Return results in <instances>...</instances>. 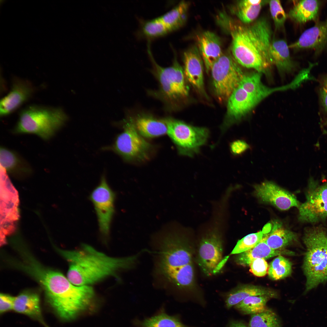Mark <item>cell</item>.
<instances>
[{
	"mask_svg": "<svg viewBox=\"0 0 327 327\" xmlns=\"http://www.w3.org/2000/svg\"><path fill=\"white\" fill-rule=\"evenodd\" d=\"M231 51L236 62L244 67L268 74L273 65L270 48L272 32L270 24L260 18L245 25L229 23Z\"/></svg>",
	"mask_w": 327,
	"mask_h": 327,
	"instance_id": "cell-1",
	"label": "cell"
},
{
	"mask_svg": "<svg viewBox=\"0 0 327 327\" xmlns=\"http://www.w3.org/2000/svg\"><path fill=\"white\" fill-rule=\"evenodd\" d=\"M58 251L69 263L67 278L77 286H90L110 276H117L118 271L132 268L140 254L111 257L86 244L78 250Z\"/></svg>",
	"mask_w": 327,
	"mask_h": 327,
	"instance_id": "cell-2",
	"label": "cell"
},
{
	"mask_svg": "<svg viewBox=\"0 0 327 327\" xmlns=\"http://www.w3.org/2000/svg\"><path fill=\"white\" fill-rule=\"evenodd\" d=\"M303 240L306 246L303 269L306 278L305 291L327 281V234L320 226L308 228Z\"/></svg>",
	"mask_w": 327,
	"mask_h": 327,
	"instance_id": "cell-3",
	"label": "cell"
},
{
	"mask_svg": "<svg viewBox=\"0 0 327 327\" xmlns=\"http://www.w3.org/2000/svg\"><path fill=\"white\" fill-rule=\"evenodd\" d=\"M67 119L60 108L31 105L20 112L13 131L17 134H34L48 140L63 126Z\"/></svg>",
	"mask_w": 327,
	"mask_h": 327,
	"instance_id": "cell-4",
	"label": "cell"
},
{
	"mask_svg": "<svg viewBox=\"0 0 327 327\" xmlns=\"http://www.w3.org/2000/svg\"><path fill=\"white\" fill-rule=\"evenodd\" d=\"M172 223L161 230L164 236L161 242L159 270L194 268L191 248L187 239L174 230Z\"/></svg>",
	"mask_w": 327,
	"mask_h": 327,
	"instance_id": "cell-5",
	"label": "cell"
},
{
	"mask_svg": "<svg viewBox=\"0 0 327 327\" xmlns=\"http://www.w3.org/2000/svg\"><path fill=\"white\" fill-rule=\"evenodd\" d=\"M163 120L167 126V133L180 154L193 157L207 143L210 134L208 129L192 126L170 117Z\"/></svg>",
	"mask_w": 327,
	"mask_h": 327,
	"instance_id": "cell-6",
	"label": "cell"
},
{
	"mask_svg": "<svg viewBox=\"0 0 327 327\" xmlns=\"http://www.w3.org/2000/svg\"><path fill=\"white\" fill-rule=\"evenodd\" d=\"M216 95L221 101L227 100L239 86L244 74L233 56L223 54L211 69Z\"/></svg>",
	"mask_w": 327,
	"mask_h": 327,
	"instance_id": "cell-7",
	"label": "cell"
},
{
	"mask_svg": "<svg viewBox=\"0 0 327 327\" xmlns=\"http://www.w3.org/2000/svg\"><path fill=\"white\" fill-rule=\"evenodd\" d=\"M147 52L153 68V71L160 82V91L164 97L173 101L188 94V89L184 80V71L178 63L175 54L172 65L163 67L155 60L149 44Z\"/></svg>",
	"mask_w": 327,
	"mask_h": 327,
	"instance_id": "cell-8",
	"label": "cell"
},
{
	"mask_svg": "<svg viewBox=\"0 0 327 327\" xmlns=\"http://www.w3.org/2000/svg\"><path fill=\"white\" fill-rule=\"evenodd\" d=\"M123 125V131L111 146L105 148L121 156L126 160L146 158L150 144L137 131L134 120L130 118Z\"/></svg>",
	"mask_w": 327,
	"mask_h": 327,
	"instance_id": "cell-9",
	"label": "cell"
},
{
	"mask_svg": "<svg viewBox=\"0 0 327 327\" xmlns=\"http://www.w3.org/2000/svg\"><path fill=\"white\" fill-rule=\"evenodd\" d=\"M223 253L221 234L215 228L202 237L199 245L197 263L204 274L210 276L220 271L228 257L223 258Z\"/></svg>",
	"mask_w": 327,
	"mask_h": 327,
	"instance_id": "cell-10",
	"label": "cell"
},
{
	"mask_svg": "<svg viewBox=\"0 0 327 327\" xmlns=\"http://www.w3.org/2000/svg\"><path fill=\"white\" fill-rule=\"evenodd\" d=\"M306 200L299 207V219L314 223L327 218V182L320 184L312 177L308 182Z\"/></svg>",
	"mask_w": 327,
	"mask_h": 327,
	"instance_id": "cell-11",
	"label": "cell"
},
{
	"mask_svg": "<svg viewBox=\"0 0 327 327\" xmlns=\"http://www.w3.org/2000/svg\"><path fill=\"white\" fill-rule=\"evenodd\" d=\"M115 194L108 185L104 175L99 184L93 190L90 199L94 207L99 230L105 237L109 236L115 210Z\"/></svg>",
	"mask_w": 327,
	"mask_h": 327,
	"instance_id": "cell-12",
	"label": "cell"
},
{
	"mask_svg": "<svg viewBox=\"0 0 327 327\" xmlns=\"http://www.w3.org/2000/svg\"><path fill=\"white\" fill-rule=\"evenodd\" d=\"M255 193L261 200L279 209L287 210L292 207L299 208L300 204L293 194L274 183L265 181L254 186Z\"/></svg>",
	"mask_w": 327,
	"mask_h": 327,
	"instance_id": "cell-13",
	"label": "cell"
},
{
	"mask_svg": "<svg viewBox=\"0 0 327 327\" xmlns=\"http://www.w3.org/2000/svg\"><path fill=\"white\" fill-rule=\"evenodd\" d=\"M34 91L28 81L15 78L9 92L1 100L0 116H6L16 110L29 99Z\"/></svg>",
	"mask_w": 327,
	"mask_h": 327,
	"instance_id": "cell-14",
	"label": "cell"
},
{
	"mask_svg": "<svg viewBox=\"0 0 327 327\" xmlns=\"http://www.w3.org/2000/svg\"><path fill=\"white\" fill-rule=\"evenodd\" d=\"M295 50L311 49L319 53L327 47V19L317 21L305 30L296 42L289 45Z\"/></svg>",
	"mask_w": 327,
	"mask_h": 327,
	"instance_id": "cell-15",
	"label": "cell"
},
{
	"mask_svg": "<svg viewBox=\"0 0 327 327\" xmlns=\"http://www.w3.org/2000/svg\"><path fill=\"white\" fill-rule=\"evenodd\" d=\"M258 104L252 95L239 85L227 100L228 124L240 120Z\"/></svg>",
	"mask_w": 327,
	"mask_h": 327,
	"instance_id": "cell-16",
	"label": "cell"
},
{
	"mask_svg": "<svg viewBox=\"0 0 327 327\" xmlns=\"http://www.w3.org/2000/svg\"><path fill=\"white\" fill-rule=\"evenodd\" d=\"M184 75L188 81L200 92H204L203 61L198 48L193 46L183 55Z\"/></svg>",
	"mask_w": 327,
	"mask_h": 327,
	"instance_id": "cell-17",
	"label": "cell"
},
{
	"mask_svg": "<svg viewBox=\"0 0 327 327\" xmlns=\"http://www.w3.org/2000/svg\"><path fill=\"white\" fill-rule=\"evenodd\" d=\"M198 50L204 64L206 71L209 72L214 63L222 54L221 41L213 32L204 31L197 37Z\"/></svg>",
	"mask_w": 327,
	"mask_h": 327,
	"instance_id": "cell-18",
	"label": "cell"
},
{
	"mask_svg": "<svg viewBox=\"0 0 327 327\" xmlns=\"http://www.w3.org/2000/svg\"><path fill=\"white\" fill-rule=\"evenodd\" d=\"M261 74L256 71L249 75H244L239 84L246 91L255 96L259 103L274 92L296 88V83L294 81L287 84L278 87L271 88L267 87L262 82Z\"/></svg>",
	"mask_w": 327,
	"mask_h": 327,
	"instance_id": "cell-19",
	"label": "cell"
},
{
	"mask_svg": "<svg viewBox=\"0 0 327 327\" xmlns=\"http://www.w3.org/2000/svg\"><path fill=\"white\" fill-rule=\"evenodd\" d=\"M283 255H294L295 253L284 249H274L266 243L265 236L253 248L238 254L235 258L236 263L244 266H249L251 262L257 259H266Z\"/></svg>",
	"mask_w": 327,
	"mask_h": 327,
	"instance_id": "cell-20",
	"label": "cell"
},
{
	"mask_svg": "<svg viewBox=\"0 0 327 327\" xmlns=\"http://www.w3.org/2000/svg\"><path fill=\"white\" fill-rule=\"evenodd\" d=\"M1 167L13 176L24 178L31 174V167L17 153L3 147L0 148Z\"/></svg>",
	"mask_w": 327,
	"mask_h": 327,
	"instance_id": "cell-21",
	"label": "cell"
},
{
	"mask_svg": "<svg viewBox=\"0 0 327 327\" xmlns=\"http://www.w3.org/2000/svg\"><path fill=\"white\" fill-rule=\"evenodd\" d=\"M44 324L40 305L39 298L36 293L26 292L15 297L13 309Z\"/></svg>",
	"mask_w": 327,
	"mask_h": 327,
	"instance_id": "cell-22",
	"label": "cell"
},
{
	"mask_svg": "<svg viewBox=\"0 0 327 327\" xmlns=\"http://www.w3.org/2000/svg\"><path fill=\"white\" fill-rule=\"evenodd\" d=\"M267 296L276 298L274 291L264 287L252 285H244L237 287L229 292L225 300L226 308L230 309L246 297L252 296Z\"/></svg>",
	"mask_w": 327,
	"mask_h": 327,
	"instance_id": "cell-23",
	"label": "cell"
},
{
	"mask_svg": "<svg viewBox=\"0 0 327 327\" xmlns=\"http://www.w3.org/2000/svg\"><path fill=\"white\" fill-rule=\"evenodd\" d=\"M321 4L320 1L303 0L298 1L289 12V18L294 22L302 24L311 20H316Z\"/></svg>",
	"mask_w": 327,
	"mask_h": 327,
	"instance_id": "cell-24",
	"label": "cell"
},
{
	"mask_svg": "<svg viewBox=\"0 0 327 327\" xmlns=\"http://www.w3.org/2000/svg\"><path fill=\"white\" fill-rule=\"evenodd\" d=\"M289 48L284 40H272L271 54L273 65L280 72H290L294 68V64L291 58Z\"/></svg>",
	"mask_w": 327,
	"mask_h": 327,
	"instance_id": "cell-25",
	"label": "cell"
},
{
	"mask_svg": "<svg viewBox=\"0 0 327 327\" xmlns=\"http://www.w3.org/2000/svg\"><path fill=\"white\" fill-rule=\"evenodd\" d=\"M134 123L137 131L143 137H154L167 133V126L163 120L142 115L138 116Z\"/></svg>",
	"mask_w": 327,
	"mask_h": 327,
	"instance_id": "cell-26",
	"label": "cell"
},
{
	"mask_svg": "<svg viewBox=\"0 0 327 327\" xmlns=\"http://www.w3.org/2000/svg\"><path fill=\"white\" fill-rule=\"evenodd\" d=\"M189 5L188 2L181 1L171 10L159 17L170 32L179 29L185 23Z\"/></svg>",
	"mask_w": 327,
	"mask_h": 327,
	"instance_id": "cell-27",
	"label": "cell"
},
{
	"mask_svg": "<svg viewBox=\"0 0 327 327\" xmlns=\"http://www.w3.org/2000/svg\"><path fill=\"white\" fill-rule=\"evenodd\" d=\"M268 1L243 0L236 5V15L243 23L249 24L256 20L263 6Z\"/></svg>",
	"mask_w": 327,
	"mask_h": 327,
	"instance_id": "cell-28",
	"label": "cell"
},
{
	"mask_svg": "<svg viewBox=\"0 0 327 327\" xmlns=\"http://www.w3.org/2000/svg\"><path fill=\"white\" fill-rule=\"evenodd\" d=\"M275 228L270 233L265 235L266 243L272 249H284L297 240V235L292 232L280 227Z\"/></svg>",
	"mask_w": 327,
	"mask_h": 327,
	"instance_id": "cell-29",
	"label": "cell"
},
{
	"mask_svg": "<svg viewBox=\"0 0 327 327\" xmlns=\"http://www.w3.org/2000/svg\"><path fill=\"white\" fill-rule=\"evenodd\" d=\"M272 298L267 296H252L246 298L234 306L245 315H251L263 312L268 308L266 304Z\"/></svg>",
	"mask_w": 327,
	"mask_h": 327,
	"instance_id": "cell-30",
	"label": "cell"
},
{
	"mask_svg": "<svg viewBox=\"0 0 327 327\" xmlns=\"http://www.w3.org/2000/svg\"><path fill=\"white\" fill-rule=\"evenodd\" d=\"M138 327H194L183 324L177 316L161 312L138 322Z\"/></svg>",
	"mask_w": 327,
	"mask_h": 327,
	"instance_id": "cell-31",
	"label": "cell"
},
{
	"mask_svg": "<svg viewBox=\"0 0 327 327\" xmlns=\"http://www.w3.org/2000/svg\"><path fill=\"white\" fill-rule=\"evenodd\" d=\"M292 265L288 259L282 255L278 256L269 265L268 273L269 278L272 280H277L290 276Z\"/></svg>",
	"mask_w": 327,
	"mask_h": 327,
	"instance_id": "cell-32",
	"label": "cell"
},
{
	"mask_svg": "<svg viewBox=\"0 0 327 327\" xmlns=\"http://www.w3.org/2000/svg\"><path fill=\"white\" fill-rule=\"evenodd\" d=\"M249 326V327H282L277 315L269 308L263 312L252 315Z\"/></svg>",
	"mask_w": 327,
	"mask_h": 327,
	"instance_id": "cell-33",
	"label": "cell"
},
{
	"mask_svg": "<svg viewBox=\"0 0 327 327\" xmlns=\"http://www.w3.org/2000/svg\"><path fill=\"white\" fill-rule=\"evenodd\" d=\"M141 31L148 38H155L164 36L170 32L159 17L142 22Z\"/></svg>",
	"mask_w": 327,
	"mask_h": 327,
	"instance_id": "cell-34",
	"label": "cell"
},
{
	"mask_svg": "<svg viewBox=\"0 0 327 327\" xmlns=\"http://www.w3.org/2000/svg\"><path fill=\"white\" fill-rule=\"evenodd\" d=\"M262 231L248 234L239 240L230 254H238L255 246L263 236Z\"/></svg>",
	"mask_w": 327,
	"mask_h": 327,
	"instance_id": "cell-35",
	"label": "cell"
},
{
	"mask_svg": "<svg viewBox=\"0 0 327 327\" xmlns=\"http://www.w3.org/2000/svg\"><path fill=\"white\" fill-rule=\"evenodd\" d=\"M271 15L276 29L283 26L287 16L279 0L269 1Z\"/></svg>",
	"mask_w": 327,
	"mask_h": 327,
	"instance_id": "cell-36",
	"label": "cell"
},
{
	"mask_svg": "<svg viewBox=\"0 0 327 327\" xmlns=\"http://www.w3.org/2000/svg\"><path fill=\"white\" fill-rule=\"evenodd\" d=\"M318 94L321 110L325 117H327V73L323 75L318 81Z\"/></svg>",
	"mask_w": 327,
	"mask_h": 327,
	"instance_id": "cell-37",
	"label": "cell"
},
{
	"mask_svg": "<svg viewBox=\"0 0 327 327\" xmlns=\"http://www.w3.org/2000/svg\"><path fill=\"white\" fill-rule=\"evenodd\" d=\"M249 266L250 267V271L256 276L263 277L268 273L269 265L264 259H257L253 260Z\"/></svg>",
	"mask_w": 327,
	"mask_h": 327,
	"instance_id": "cell-38",
	"label": "cell"
},
{
	"mask_svg": "<svg viewBox=\"0 0 327 327\" xmlns=\"http://www.w3.org/2000/svg\"><path fill=\"white\" fill-rule=\"evenodd\" d=\"M229 148L230 152L234 156L242 155L250 148L249 144L245 140L237 139L230 143Z\"/></svg>",
	"mask_w": 327,
	"mask_h": 327,
	"instance_id": "cell-39",
	"label": "cell"
},
{
	"mask_svg": "<svg viewBox=\"0 0 327 327\" xmlns=\"http://www.w3.org/2000/svg\"><path fill=\"white\" fill-rule=\"evenodd\" d=\"M15 297L1 293L0 295V312L3 313L13 309Z\"/></svg>",
	"mask_w": 327,
	"mask_h": 327,
	"instance_id": "cell-40",
	"label": "cell"
},
{
	"mask_svg": "<svg viewBox=\"0 0 327 327\" xmlns=\"http://www.w3.org/2000/svg\"><path fill=\"white\" fill-rule=\"evenodd\" d=\"M227 327H249L242 321L232 320L230 321Z\"/></svg>",
	"mask_w": 327,
	"mask_h": 327,
	"instance_id": "cell-41",
	"label": "cell"
},
{
	"mask_svg": "<svg viewBox=\"0 0 327 327\" xmlns=\"http://www.w3.org/2000/svg\"><path fill=\"white\" fill-rule=\"evenodd\" d=\"M320 126L322 128L327 127V117L321 119Z\"/></svg>",
	"mask_w": 327,
	"mask_h": 327,
	"instance_id": "cell-42",
	"label": "cell"
}]
</instances>
